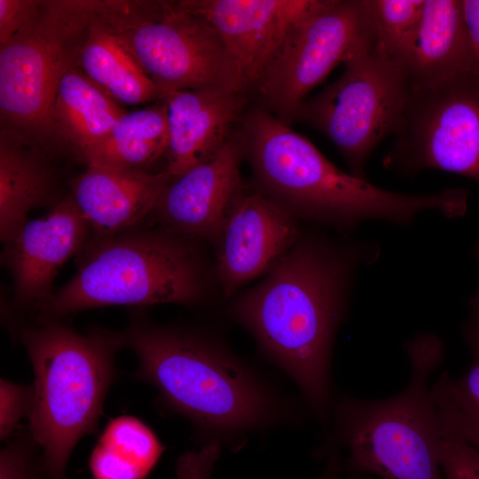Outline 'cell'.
<instances>
[{
	"instance_id": "obj_34",
	"label": "cell",
	"mask_w": 479,
	"mask_h": 479,
	"mask_svg": "<svg viewBox=\"0 0 479 479\" xmlns=\"http://www.w3.org/2000/svg\"><path fill=\"white\" fill-rule=\"evenodd\" d=\"M339 457L334 453L330 454L328 467L318 479H338L336 473L339 468Z\"/></svg>"
},
{
	"instance_id": "obj_29",
	"label": "cell",
	"mask_w": 479,
	"mask_h": 479,
	"mask_svg": "<svg viewBox=\"0 0 479 479\" xmlns=\"http://www.w3.org/2000/svg\"><path fill=\"white\" fill-rule=\"evenodd\" d=\"M43 3L44 0H0V45L35 22Z\"/></svg>"
},
{
	"instance_id": "obj_13",
	"label": "cell",
	"mask_w": 479,
	"mask_h": 479,
	"mask_svg": "<svg viewBox=\"0 0 479 479\" xmlns=\"http://www.w3.org/2000/svg\"><path fill=\"white\" fill-rule=\"evenodd\" d=\"M298 220L251 185L244 186L213 245L214 273L225 297L269 273L298 240Z\"/></svg>"
},
{
	"instance_id": "obj_12",
	"label": "cell",
	"mask_w": 479,
	"mask_h": 479,
	"mask_svg": "<svg viewBox=\"0 0 479 479\" xmlns=\"http://www.w3.org/2000/svg\"><path fill=\"white\" fill-rule=\"evenodd\" d=\"M218 33L246 90H255L286 43L327 0H181Z\"/></svg>"
},
{
	"instance_id": "obj_31",
	"label": "cell",
	"mask_w": 479,
	"mask_h": 479,
	"mask_svg": "<svg viewBox=\"0 0 479 479\" xmlns=\"http://www.w3.org/2000/svg\"><path fill=\"white\" fill-rule=\"evenodd\" d=\"M443 431L455 436L479 450V424L458 409L445 394L436 398Z\"/></svg>"
},
{
	"instance_id": "obj_27",
	"label": "cell",
	"mask_w": 479,
	"mask_h": 479,
	"mask_svg": "<svg viewBox=\"0 0 479 479\" xmlns=\"http://www.w3.org/2000/svg\"><path fill=\"white\" fill-rule=\"evenodd\" d=\"M440 466L444 479H479V450L443 431Z\"/></svg>"
},
{
	"instance_id": "obj_7",
	"label": "cell",
	"mask_w": 479,
	"mask_h": 479,
	"mask_svg": "<svg viewBox=\"0 0 479 479\" xmlns=\"http://www.w3.org/2000/svg\"><path fill=\"white\" fill-rule=\"evenodd\" d=\"M97 20L126 44L160 93L248 92L218 33L179 1H100Z\"/></svg>"
},
{
	"instance_id": "obj_1",
	"label": "cell",
	"mask_w": 479,
	"mask_h": 479,
	"mask_svg": "<svg viewBox=\"0 0 479 479\" xmlns=\"http://www.w3.org/2000/svg\"><path fill=\"white\" fill-rule=\"evenodd\" d=\"M378 255V247L367 240L301 232L277 265L228 307L231 318L296 383L322 423L328 422L334 404L333 347L354 277Z\"/></svg>"
},
{
	"instance_id": "obj_19",
	"label": "cell",
	"mask_w": 479,
	"mask_h": 479,
	"mask_svg": "<svg viewBox=\"0 0 479 479\" xmlns=\"http://www.w3.org/2000/svg\"><path fill=\"white\" fill-rule=\"evenodd\" d=\"M57 178L39 145L0 131V238L5 244L27 223L28 213L53 207Z\"/></svg>"
},
{
	"instance_id": "obj_33",
	"label": "cell",
	"mask_w": 479,
	"mask_h": 479,
	"mask_svg": "<svg viewBox=\"0 0 479 479\" xmlns=\"http://www.w3.org/2000/svg\"><path fill=\"white\" fill-rule=\"evenodd\" d=\"M476 259L479 262V245L475 247ZM471 311L464 326V335L471 349L479 348V288L470 301Z\"/></svg>"
},
{
	"instance_id": "obj_14",
	"label": "cell",
	"mask_w": 479,
	"mask_h": 479,
	"mask_svg": "<svg viewBox=\"0 0 479 479\" xmlns=\"http://www.w3.org/2000/svg\"><path fill=\"white\" fill-rule=\"evenodd\" d=\"M243 159L236 128L214 158L170 182L153 214L158 225L213 244L245 186Z\"/></svg>"
},
{
	"instance_id": "obj_16",
	"label": "cell",
	"mask_w": 479,
	"mask_h": 479,
	"mask_svg": "<svg viewBox=\"0 0 479 479\" xmlns=\"http://www.w3.org/2000/svg\"><path fill=\"white\" fill-rule=\"evenodd\" d=\"M167 106L166 170L177 178L214 158L239 125L247 92L218 89L161 93Z\"/></svg>"
},
{
	"instance_id": "obj_23",
	"label": "cell",
	"mask_w": 479,
	"mask_h": 479,
	"mask_svg": "<svg viewBox=\"0 0 479 479\" xmlns=\"http://www.w3.org/2000/svg\"><path fill=\"white\" fill-rule=\"evenodd\" d=\"M164 446L139 419L123 415L111 420L91 452L93 479H145Z\"/></svg>"
},
{
	"instance_id": "obj_26",
	"label": "cell",
	"mask_w": 479,
	"mask_h": 479,
	"mask_svg": "<svg viewBox=\"0 0 479 479\" xmlns=\"http://www.w3.org/2000/svg\"><path fill=\"white\" fill-rule=\"evenodd\" d=\"M35 404L34 384L0 381V438L6 440L22 419H29Z\"/></svg>"
},
{
	"instance_id": "obj_3",
	"label": "cell",
	"mask_w": 479,
	"mask_h": 479,
	"mask_svg": "<svg viewBox=\"0 0 479 479\" xmlns=\"http://www.w3.org/2000/svg\"><path fill=\"white\" fill-rule=\"evenodd\" d=\"M237 127L253 186L295 217L340 231L367 220L411 224L421 212L446 217L463 214V191L403 194L348 174L303 136L263 109L246 112Z\"/></svg>"
},
{
	"instance_id": "obj_18",
	"label": "cell",
	"mask_w": 479,
	"mask_h": 479,
	"mask_svg": "<svg viewBox=\"0 0 479 479\" xmlns=\"http://www.w3.org/2000/svg\"><path fill=\"white\" fill-rule=\"evenodd\" d=\"M404 67L409 91L477 75L461 0H424Z\"/></svg>"
},
{
	"instance_id": "obj_10",
	"label": "cell",
	"mask_w": 479,
	"mask_h": 479,
	"mask_svg": "<svg viewBox=\"0 0 479 479\" xmlns=\"http://www.w3.org/2000/svg\"><path fill=\"white\" fill-rule=\"evenodd\" d=\"M385 168L403 175L425 169L479 182V75L409 91Z\"/></svg>"
},
{
	"instance_id": "obj_21",
	"label": "cell",
	"mask_w": 479,
	"mask_h": 479,
	"mask_svg": "<svg viewBox=\"0 0 479 479\" xmlns=\"http://www.w3.org/2000/svg\"><path fill=\"white\" fill-rule=\"evenodd\" d=\"M75 65L120 105L160 100L157 86L121 38L97 20V14L80 43Z\"/></svg>"
},
{
	"instance_id": "obj_11",
	"label": "cell",
	"mask_w": 479,
	"mask_h": 479,
	"mask_svg": "<svg viewBox=\"0 0 479 479\" xmlns=\"http://www.w3.org/2000/svg\"><path fill=\"white\" fill-rule=\"evenodd\" d=\"M375 43L370 0H327L294 30L258 82L262 107L289 125L309 92L337 65Z\"/></svg>"
},
{
	"instance_id": "obj_22",
	"label": "cell",
	"mask_w": 479,
	"mask_h": 479,
	"mask_svg": "<svg viewBox=\"0 0 479 479\" xmlns=\"http://www.w3.org/2000/svg\"><path fill=\"white\" fill-rule=\"evenodd\" d=\"M168 145L167 106L160 99L145 108L124 113L83 161L86 165L147 171L150 165L166 157Z\"/></svg>"
},
{
	"instance_id": "obj_8",
	"label": "cell",
	"mask_w": 479,
	"mask_h": 479,
	"mask_svg": "<svg viewBox=\"0 0 479 479\" xmlns=\"http://www.w3.org/2000/svg\"><path fill=\"white\" fill-rule=\"evenodd\" d=\"M98 0H44L30 26L0 45L1 130L46 143L59 82L75 64Z\"/></svg>"
},
{
	"instance_id": "obj_25",
	"label": "cell",
	"mask_w": 479,
	"mask_h": 479,
	"mask_svg": "<svg viewBox=\"0 0 479 479\" xmlns=\"http://www.w3.org/2000/svg\"><path fill=\"white\" fill-rule=\"evenodd\" d=\"M38 449L30 433L10 441L0 452V479H49Z\"/></svg>"
},
{
	"instance_id": "obj_5",
	"label": "cell",
	"mask_w": 479,
	"mask_h": 479,
	"mask_svg": "<svg viewBox=\"0 0 479 479\" xmlns=\"http://www.w3.org/2000/svg\"><path fill=\"white\" fill-rule=\"evenodd\" d=\"M407 385L395 396L361 399L347 394L334 404L327 449L343 450L348 469L380 479H444L440 466L442 426L429 379L444 345L420 334L404 346Z\"/></svg>"
},
{
	"instance_id": "obj_24",
	"label": "cell",
	"mask_w": 479,
	"mask_h": 479,
	"mask_svg": "<svg viewBox=\"0 0 479 479\" xmlns=\"http://www.w3.org/2000/svg\"><path fill=\"white\" fill-rule=\"evenodd\" d=\"M424 0H370L376 28L375 51L404 66Z\"/></svg>"
},
{
	"instance_id": "obj_32",
	"label": "cell",
	"mask_w": 479,
	"mask_h": 479,
	"mask_svg": "<svg viewBox=\"0 0 479 479\" xmlns=\"http://www.w3.org/2000/svg\"><path fill=\"white\" fill-rule=\"evenodd\" d=\"M467 30L475 56L479 75V0H461Z\"/></svg>"
},
{
	"instance_id": "obj_6",
	"label": "cell",
	"mask_w": 479,
	"mask_h": 479,
	"mask_svg": "<svg viewBox=\"0 0 479 479\" xmlns=\"http://www.w3.org/2000/svg\"><path fill=\"white\" fill-rule=\"evenodd\" d=\"M20 338L34 375L35 404L29 433L43 452L49 479H66L74 448L97 430L110 386L122 333L81 334L60 319L36 321Z\"/></svg>"
},
{
	"instance_id": "obj_9",
	"label": "cell",
	"mask_w": 479,
	"mask_h": 479,
	"mask_svg": "<svg viewBox=\"0 0 479 479\" xmlns=\"http://www.w3.org/2000/svg\"><path fill=\"white\" fill-rule=\"evenodd\" d=\"M335 82L296 110L303 122L338 148L350 174L365 178V167L377 145L397 130L409 87L404 67L367 47L351 55Z\"/></svg>"
},
{
	"instance_id": "obj_4",
	"label": "cell",
	"mask_w": 479,
	"mask_h": 479,
	"mask_svg": "<svg viewBox=\"0 0 479 479\" xmlns=\"http://www.w3.org/2000/svg\"><path fill=\"white\" fill-rule=\"evenodd\" d=\"M200 242L145 224L112 236H90L72 278L35 309L36 321L106 306L200 305L215 273Z\"/></svg>"
},
{
	"instance_id": "obj_30",
	"label": "cell",
	"mask_w": 479,
	"mask_h": 479,
	"mask_svg": "<svg viewBox=\"0 0 479 479\" xmlns=\"http://www.w3.org/2000/svg\"><path fill=\"white\" fill-rule=\"evenodd\" d=\"M221 449V444L210 442L185 452L177 460L176 479H209Z\"/></svg>"
},
{
	"instance_id": "obj_2",
	"label": "cell",
	"mask_w": 479,
	"mask_h": 479,
	"mask_svg": "<svg viewBox=\"0 0 479 479\" xmlns=\"http://www.w3.org/2000/svg\"><path fill=\"white\" fill-rule=\"evenodd\" d=\"M122 335L138 360L135 376L191 422L202 444L240 446L248 433L296 419L291 404L209 331L137 314Z\"/></svg>"
},
{
	"instance_id": "obj_20",
	"label": "cell",
	"mask_w": 479,
	"mask_h": 479,
	"mask_svg": "<svg viewBox=\"0 0 479 479\" xmlns=\"http://www.w3.org/2000/svg\"><path fill=\"white\" fill-rule=\"evenodd\" d=\"M126 112L73 64L59 82L47 140L64 145L83 161Z\"/></svg>"
},
{
	"instance_id": "obj_17",
	"label": "cell",
	"mask_w": 479,
	"mask_h": 479,
	"mask_svg": "<svg viewBox=\"0 0 479 479\" xmlns=\"http://www.w3.org/2000/svg\"><path fill=\"white\" fill-rule=\"evenodd\" d=\"M173 179L166 170L151 173L87 164L72 181L69 193L91 237H106L143 225Z\"/></svg>"
},
{
	"instance_id": "obj_15",
	"label": "cell",
	"mask_w": 479,
	"mask_h": 479,
	"mask_svg": "<svg viewBox=\"0 0 479 479\" xmlns=\"http://www.w3.org/2000/svg\"><path fill=\"white\" fill-rule=\"evenodd\" d=\"M90 236V227L70 193L44 216L27 221L4 244V250L18 303L35 309L48 299L60 268L82 252Z\"/></svg>"
},
{
	"instance_id": "obj_28",
	"label": "cell",
	"mask_w": 479,
	"mask_h": 479,
	"mask_svg": "<svg viewBox=\"0 0 479 479\" xmlns=\"http://www.w3.org/2000/svg\"><path fill=\"white\" fill-rule=\"evenodd\" d=\"M471 354V365L462 375L452 378L444 372L439 380L454 405L479 424V348Z\"/></svg>"
}]
</instances>
